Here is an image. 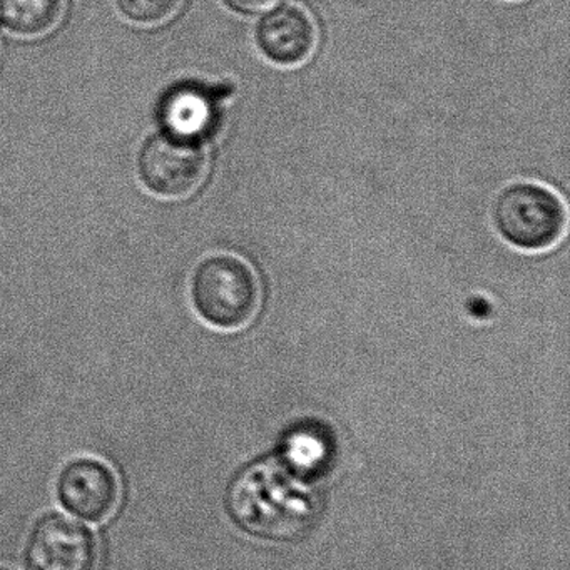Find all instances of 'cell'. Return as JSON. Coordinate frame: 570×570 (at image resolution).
Listing matches in <instances>:
<instances>
[{"label": "cell", "instance_id": "6da1fadb", "mask_svg": "<svg viewBox=\"0 0 570 570\" xmlns=\"http://www.w3.org/2000/svg\"><path fill=\"white\" fill-rule=\"evenodd\" d=\"M228 510L246 532L269 540H293L312 525L315 505L285 466L265 462L232 483Z\"/></svg>", "mask_w": 570, "mask_h": 570}, {"label": "cell", "instance_id": "7a4b0ae2", "mask_svg": "<svg viewBox=\"0 0 570 570\" xmlns=\"http://www.w3.org/2000/svg\"><path fill=\"white\" fill-rule=\"evenodd\" d=\"M191 296L198 315L222 330L249 325L262 305V288L255 272L233 255L203 259L193 275Z\"/></svg>", "mask_w": 570, "mask_h": 570}, {"label": "cell", "instance_id": "3957f363", "mask_svg": "<svg viewBox=\"0 0 570 570\" xmlns=\"http://www.w3.org/2000/svg\"><path fill=\"white\" fill-rule=\"evenodd\" d=\"M492 218L499 235L522 252H546L567 229L562 199L537 183H513L503 188L493 203Z\"/></svg>", "mask_w": 570, "mask_h": 570}, {"label": "cell", "instance_id": "277c9868", "mask_svg": "<svg viewBox=\"0 0 570 570\" xmlns=\"http://www.w3.org/2000/svg\"><path fill=\"white\" fill-rule=\"evenodd\" d=\"M208 171V158L198 139L165 131L151 136L139 151V176L146 188L163 198L193 195Z\"/></svg>", "mask_w": 570, "mask_h": 570}, {"label": "cell", "instance_id": "5b68a950", "mask_svg": "<svg viewBox=\"0 0 570 570\" xmlns=\"http://www.w3.org/2000/svg\"><path fill=\"white\" fill-rule=\"evenodd\" d=\"M24 560L28 570H98V540L82 523L45 513L29 533Z\"/></svg>", "mask_w": 570, "mask_h": 570}, {"label": "cell", "instance_id": "8992f818", "mask_svg": "<svg viewBox=\"0 0 570 570\" xmlns=\"http://www.w3.org/2000/svg\"><path fill=\"white\" fill-rule=\"evenodd\" d=\"M56 490L61 505L86 522L108 519L119 499V483L111 466L92 456L66 463Z\"/></svg>", "mask_w": 570, "mask_h": 570}, {"label": "cell", "instance_id": "52a82bcc", "mask_svg": "<svg viewBox=\"0 0 570 570\" xmlns=\"http://www.w3.org/2000/svg\"><path fill=\"white\" fill-rule=\"evenodd\" d=\"M256 46L279 68L305 65L318 45L315 21L306 9L283 4L263 16L256 26Z\"/></svg>", "mask_w": 570, "mask_h": 570}, {"label": "cell", "instance_id": "ba28073f", "mask_svg": "<svg viewBox=\"0 0 570 570\" xmlns=\"http://www.w3.org/2000/svg\"><path fill=\"white\" fill-rule=\"evenodd\" d=\"M159 118L171 135L198 139L212 122V102L202 89L181 86L163 99Z\"/></svg>", "mask_w": 570, "mask_h": 570}, {"label": "cell", "instance_id": "9c48e42d", "mask_svg": "<svg viewBox=\"0 0 570 570\" xmlns=\"http://www.w3.org/2000/svg\"><path fill=\"white\" fill-rule=\"evenodd\" d=\"M62 0H0V21L21 36H41L58 26Z\"/></svg>", "mask_w": 570, "mask_h": 570}, {"label": "cell", "instance_id": "30bf717a", "mask_svg": "<svg viewBox=\"0 0 570 570\" xmlns=\"http://www.w3.org/2000/svg\"><path fill=\"white\" fill-rule=\"evenodd\" d=\"M181 0H116L119 11L136 24H159L179 9Z\"/></svg>", "mask_w": 570, "mask_h": 570}, {"label": "cell", "instance_id": "8fae6325", "mask_svg": "<svg viewBox=\"0 0 570 570\" xmlns=\"http://www.w3.org/2000/svg\"><path fill=\"white\" fill-rule=\"evenodd\" d=\"M229 11L242 16H255L276 4V0H222Z\"/></svg>", "mask_w": 570, "mask_h": 570}, {"label": "cell", "instance_id": "7c38bea8", "mask_svg": "<svg viewBox=\"0 0 570 570\" xmlns=\"http://www.w3.org/2000/svg\"><path fill=\"white\" fill-rule=\"evenodd\" d=\"M0 570H11V569H6V567H0Z\"/></svg>", "mask_w": 570, "mask_h": 570}]
</instances>
